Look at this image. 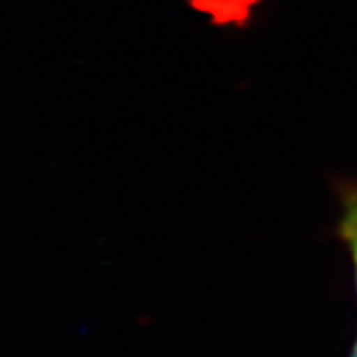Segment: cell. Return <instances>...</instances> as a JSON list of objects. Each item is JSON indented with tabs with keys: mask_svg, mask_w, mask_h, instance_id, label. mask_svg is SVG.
<instances>
[{
	"mask_svg": "<svg viewBox=\"0 0 357 357\" xmlns=\"http://www.w3.org/2000/svg\"><path fill=\"white\" fill-rule=\"evenodd\" d=\"M338 235L349 248L351 261L355 267V287H357V183L344 185L340 190V220Z\"/></svg>",
	"mask_w": 357,
	"mask_h": 357,
	"instance_id": "1",
	"label": "cell"
},
{
	"mask_svg": "<svg viewBox=\"0 0 357 357\" xmlns=\"http://www.w3.org/2000/svg\"><path fill=\"white\" fill-rule=\"evenodd\" d=\"M351 357H357V338H355V344H353V349H351Z\"/></svg>",
	"mask_w": 357,
	"mask_h": 357,
	"instance_id": "2",
	"label": "cell"
}]
</instances>
